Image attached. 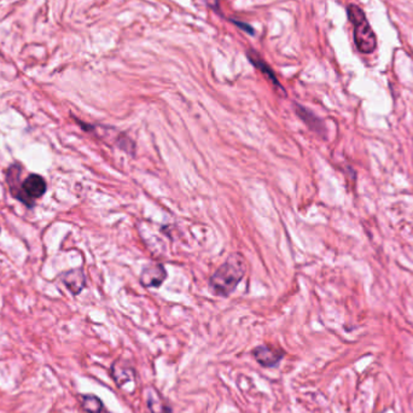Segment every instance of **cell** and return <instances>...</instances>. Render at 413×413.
Listing matches in <instances>:
<instances>
[{
    "label": "cell",
    "instance_id": "obj_1",
    "mask_svg": "<svg viewBox=\"0 0 413 413\" xmlns=\"http://www.w3.org/2000/svg\"><path fill=\"white\" fill-rule=\"evenodd\" d=\"M245 271L247 262L243 255L241 252L231 254L209 279V289L214 295L226 297L235 292L237 285L244 278Z\"/></svg>",
    "mask_w": 413,
    "mask_h": 413
},
{
    "label": "cell",
    "instance_id": "obj_2",
    "mask_svg": "<svg viewBox=\"0 0 413 413\" xmlns=\"http://www.w3.org/2000/svg\"><path fill=\"white\" fill-rule=\"evenodd\" d=\"M347 13L349 21L354 27V40L358 50L363 53H374L377 46V39L365 13L357 5H349Z\"/></svg>",
    "mask_w": 413,
    "mask_h": 413
},
{
    "label": "cell",
    "instance_id": "obj_3",
    "mask_svg": "<svg viewBox=\"0 0 413 413\" xmlns=\"http://www.w3.org/2000/svg\"><path fill=\"white\" fill-rule=\"evenodd\" d=\"M46 182L38 174H29L21 183V187L13 190V195L25 205H34V201L40 198L46 192Z\"/></svg>",
    "mask_w": 413,
    "mask_h": 413
},
{
    "label": "cell",
    "instance_id": "obj_4",
    "mask_svg": "<svg viewBox=\"0 0 413 413\" xmlns=\"http://www.w3.org/2000/svg\"><path fill=\"white\" fill-rule=\"evenodd\" d=\"M252 357L257 360V364L264 367H274L282 361L284 352L269 344H261L252 351Z\"/></svg>",
    "mask_w": 413,
    "mask_h": 413
},
{
    "label": "cell",
    "instance_id": "obj_5",
    "mask_svg": "<svg viewBox=\"0 0 413 413\" xmlns=\"http://www.w3.org/2000/svg\"><path fill=\"white\" fill-rule=\"evenodd\" d=\"M110 374L114 382L116 383V386L123 391H130V387L135 386V370L130 366L125 365L122 361L114 363L110 370Z\"/></svg>",
    "mask_w": 413,
    "mask_h": 413
},
{
    "label": "cell",
    "instance_id": "obj_6",
    "mask_svg": "<svg viewBox=\"0 0 413 413\" xmlns=\"http://www.w3.org/2000/svg\"><path fill=\"white\" fill-rule=\"evenodd\" d=\"M167 278V271L162 264H150L144 267L140 273V282L145 287H161Z\"/></svg>",
    "mask_w": 413,
    "mask_h": 413
},
{
    "label": "cell",
    "instance_id": "obj_7",
    "mask_svg": "<svg viewBox=\"0 0 413 413\" xmlns=\"http://www.w3.org/2000/svg\"><path fill=\"white\" fill-rule=\"evenodd\" d=\"M62 280L73 295H79L86 287V277H85V273L81 269L65 272L62 277Z\"/></svg>",
    "mask_w": 413,
    "mask_h": 413
},
{
    "label": "cell",
    "instance_id": "obj_8",
    "mask_svg": "<svg viewBox=\"0 0 413 413\" xmlns=\"http://www.w3.org/2000/svg\"><path fill=\"white\" fill-rule=\"evenodd\" d=\"M147 404L150 413H172L170 406L161 395V393L154 387L148 388Z\"/></svg>",
    "mask_w": 413,
    "mask_h": 413
},
{
    "label": "cell",
    "instance_id": "obj_9",
    "mask_svg": "<svg viewBox=\"0 0 413 413\" xmlns=\"http://www.w3.org/2000/svg\"><path fill=\"white\" fill-rule=\"evenodd\" d=\"M249 61L252 62V65L255 68L260 70L262 74L265 75L266 78L270 80L271 83L276 85V87H278L283 91L282 86H280V83H279L278 79L276 76V74L273 73V70L271 69L269 65L266 63V62L262 61L261 60V57L257 55V53H248Z\"/></svg>",
    "mask_w": 413,
    "mask_h": 413
},
{
    "label": "cell",
    "instance_id": "obj_10",
    "mask_svg": "<svg viewBox=\"0 0 413 413\" xmlns=\"http://www.w3.org/2000/svg\"><path fill=\"white\" fill-rule=\"evenodd\" d=\"M296 114L300 116L301 120L311 130H316V132H322L324 130V125H323L322 120L317 118L312 111H309V109L304 108L301 105H296Z\"/></svg>",
    "mask_w": 413,
    "mask_h": 413
},
{
    "label": "cell",
    "instance_id": "obj_11",
    "mask_svg": "<svg viewBox=\"0 0 413 413\" xmlns=\"http://www.w3.org/2000/svg\"><path fill=\"white\" fill-rule=\"evenodd\" d=\"M80 401L87 413H113L105 407L103 401L96 395H83L80 398Z\"/></svg>",
    "mask_w": 413,
    "mask_h": 413
},
{
    "label": "cell",
    "instance_id": "obj_12",
    "mask_svg": "<svg viewBox=\"0 0 413 413\" xmlns=\"http://www.w3.org/2000/svg\"><path fill=\"white\" fill-rule=\"evenodd\" d=\"M115 144H116L119 148L121 149V150L127 152V154H130V155H133V154H135V142L130 140V137L126 135V133H120V135H119L118 138L115 140Z\"/></svg>",
    "mask_w": 413,
    "mask_h": 413
},
{
    "label": "cell",
    "instance_id": "obj_13",
    "mask_svg": "<svg viewBox=\"0 0 413 413\" xmlns=\"http://www.w3.org/2000/svg\"><path fill=\"white\" fill-rule=\"evenodd\" d=\"M235 23L236 25H237V26L242 27L241 29H243V31H247L248 32V33H250V34H252V29H250V26H248V25H244V23H242V22L238 21H235Z\"/></svg>",
    "mask_w": 413,
    "mask_h": 413
}]
</instances>
